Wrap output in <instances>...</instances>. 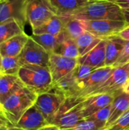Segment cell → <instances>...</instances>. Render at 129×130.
I'll use <instances>...</instances> for the list:
<instances>
[{"label":"cell","mask_w":129,"mask_h":130,"mask_svg":"<svg viewBox=\"0 0 129 130\" xmlns=\"http://www.w3.org/2000/svg\"><path fill=\"white\" fill-rule=\"evenodd\" d=\"M67 17L81 21L118 20L124 21L122 8L110 0L89 2Z\"/></svg>","instance_id":"6da1fadb"},{"label":"cell","mask_w":129,"mask_h":130,"mask_svg":"<svg viewBox=\"0 0 129 130\" xmlns=\"http://www.w3.org/2000/svg\"><path fill=\"white\" fill-rule=\"evenodd\" d=\"M17 75L25 87L37 95L48 92L52 85V78L48 67L30 64L23 65Z\"/></svg>","instance_id":"7a4b0ae2"},{"label":"cell","mask_w":129,"mask_h":130,"mask_svg":"<svg viewBox=\"0 0 129 130\" xmlns=\"http://www.w3.org/2000/svg\"><path fill=\"white\" fill-rule=\"evenodd\" d=\"M37 96L36 94L24 87L9 97L2 104V113L11 126H15L23 114L34 105Z\"/></svg>","instance_id":"3957f363"},{"label":"cell","mask_w":129,"mask_h":130,"mask_svg":"<svg viewBox=\"0 0 129 130\" xmlns=\"http://www.w3.org/2000/svg\"><path fill=\"white\" fill-rule=\"evenodd\" d=\"M26 21L32 30L57 15L50 0H24Z\"/></svg>","instance_id":"277c9868"},{"label":"cell","mask_w":129,"mask_h":130,"mask_svg":"<svg viewBox=\"0 0 129 130\" xmlns=\"http://www.w3.org/2000/svg\"><path fill=\"white\" fill-rule=\"evenodd\" d=\"M65 97L59 91L51 88L48 92L39 94L34 105L43 115L49 124H52L56 113Z\"/></svg>","instance_id":"5b68a950"},{"label":"cell","mask_w":129,"mask_h":130,"mask_svg":"<svg viewBox=\"0 0 129 130\" xmlns=\"http://www.w3.org/2000/svg\"><path fill=\"white\" fill-rule=\"evenodd\" d=\"M82 23L86 31L103 40L118 35L127 26L124 21L118 20L82 21Z\"/></svg>","instance_id":"8992f818"},{"label":"cell","mask_w":129,"mask_h":130,"mask_svg":"<svg viewBox=\"0 0 129 130\" xmlns=\"http://www.w3.org/2000/svg\"><path fill=\"white\" fill-rule=\"evenodd\" d=\"M50 55L49 52L30 36L18 57L21 66L30 64L48 67Z\"/></svg>","instance_id":"52a82bcc"},{"label":"cell","mask_w":129,"mask_h":130,"mask_svg":"<svg viewBox=\"0 0 129 130\" xmlns=\"http://www.w3.org/2000/svg\"><path fill=\"white\" fill-rule=\"evenodd\" d=\"M129 79V62L114 68L110 77L91 94H112L122 91L124 85ZM90 94V95H91Z\"/></svg>","instance_id":"ba28073f"},{"label":"cell","mask_w":129,"mask_h":130,"mask_svg":"<svg viewBox=\"0 0 129 130\" xmlns=\"http://www.w3.org/2000/svg\"><path fill=\"white\" fill-rule=\"evenodd\" d=\"M113 70V66H104L95 69L86 80L79 84L80 97L87 98L90 95L110 77Z\"/></svg>","instance_id":"9c48e42d"},{"label":"cell","mask_w":129,"mask_h":130,"mask_svg":"<svg viewBox=\"0 0 129 130\" xmlns=\"http://www.w3.org/2000/svg\"><path fill=\"white\" fill-rule=\"evenodd\" d=\"M78 64V59L68 58L52 53L50 55L48 68L52 75V83L58 82L59 79L71 72Z\"/></svg>","instance_id":"30bf717a"},{"label":"cell","mask_w":129,"mask_h":130,"mask_svg":"<svg viewBox=\"0 0 129 130\" xmlns=\"http://www.w3.org/2000/svg\"><path fill=\"white\" fill-rule=\"evenodd\" d=\"M17 20L25 25L24 0H0V24Z\"/></svg>","instance_id":"8fae6325"},{"label":"cell","mask_w":129,"mask_h":130,"mask_svg":"<svg viewBox=\"0 0 129 130\" xmlns=\"http://www.w3.org/2000/svg\"><path fill=\"white\" fill-rule=\"evenodd\" d=\"M115 94H97L85 98L82 102V114L84 119H87L100 110L110 105L113 101Z\"/></svg>","instance_id":"7c38bea8"},{"label":"cell","mask_w":129,"mask_h":130,"mask_svg":"<svg viewBox=\"0 0 129 130\" xmlns=\"http://www.w3.org/2000/svg\"><path fill=\"white\" fill-rule=\"evenodd\" d=\"M48 124L41 112L33 105L23 114L14 126L24 130H38Z\"/></svg>","instance_id":"4fadbf2b"},{"label":"cell","mask_w":129,"mask_h":130,"mask_svg":"<svg viewBox=\"0 0 129 130\" xmlns=\"http://www.w3.org/2000/svg\"><path fill=\"white\" fill-rule=\"evenodd\" d=\"M106 40H101L94 48L78 59V64L89 66L95 69L106 66Z\"/></svg>","instance_id":"5bb4252c"},{"label":"cell","mask_w":129,"mask_h":130,"mask_svg":"<svg viewBox=\"0 0 129 130\" xmlns=\"http://www.w3.org/2000/svg\"><path fill=\"white\" fill-rule=\"evenodd\" d=\"M25 85L18 75H0V104L1 105L11 95L18 92Z\"/></svg>","instance_id":"9a60e30c"},{"label":"cell","mask_w":129,"mask_h":130,"mask_svg":"<svg viewBox=\"0 0 129 130\" xmlns=\"http://www.w3.org/2000/svg\"><path fill=\"white\" fill-rule=\"evenodd\" d=\"M129 110V94L120 91L115 94V98L111 104L109 120L105 126L106 130L114 123L122 114Z\"/></svg>","instance_id":"2e32d148"},{"label":"cell","mask_w":129,"mask_h":130,"mask_svg":"<svg viewBox=\"0 0 129 130\" xmlns=\"http://www.w3.org/2000/svg\"><path fill=\"white\" fill-rule=\"evenodd\" d=\"M30 36L25 32L16 35L0 44V53L2 57L18 56L27 42Z\"/></svg>","instance_id":"e0dca14e"},{"label":"cell","mask_w":129,"mask_h":130,"mask_svg":"<svg viewBox=\"0 0 129 130\" xmlns=\"http://www.w3.org/2000/svg\"><path fill=\"white\" fill-rule=\"evenodd\" d=\"M106 46V66H113L118 61L126 43V40L119 35L109 37Z\"/></svg>","instance_id":"ac0fdd59"},{"label":"cell","mask_w":129,"mask_h":130,"mask_svg":"<svg viewBox=\"0 0 129 130\" xmlns=\"http://www.w3.org/2000/svg\"><path fill=\"white\" fill-rule=\"evenodd\" d=\"M62 93L65 98L73 96L80 97V86L72 72L59 79L58 82L52 83V88ZM82 98V97H81Z\"/></svg>","instance_id":"d6986e66"},{"label":"cell","mask_w":129,"mask_h":130,"mask_svg":"<svg viewBox=\"0 0 129 130\" xmlns=\"http://www.w3.org/2000/svg\"><path fill=\"white\" fill-rule=\"evenodd\" d=\"M82 102L65 112L59 118L56 119L52 124L57 126L61 130L74 127L81 120H84L82 114Z\"/></svg>","instance_id":"ffe728a7"},{"label":"cell","mask_w":129,"mask_h":130,"mask_svg":"<svg viewBox=\"0 0 129 130\" xmlns=\"http://www.w3.org/2000/svg\"><path fill=\"white\" fill-rule=\"evenodd\" d=\"M30 37L37 43L42 46L47 52L52 54L53 53L54 50L58 46V45L65 39L68 37V35L64 30L57 36L51 34H32Z\"/></svg>","instance_id":"44dd1931"},{"label":"cell","mask_w":129,"mask_h":130,"mask_svg":"<svg viewBox=\"0 0 129 130\" xmlns=\"http://www.w3.org/2000/svg\"><path fill=\"white\" fill-rule=\"evenodd\" d=\"M65 24L61 16L56 15L43 24L32 30V34H51L57 36L64 31Z\"/></svg>","instance_id":"7402d4cb"},{"label":"cell","mask_w":129,"mask_h":130,"mask_svg":"<svg viewBox=\"0 0 129 130\" xmlns=\"http://www.w3.org/2000/svg\"><path fill=\"white\" fill-rule=\"evenodd\" d=\"M58 16H66L85 5L86 0H50Z\"/></svg>","instance_id":"603a6c76"},{"label":"cell","mask_w":129,"mask_h":130,"mask_svg":"<svg viewBox=\"0 0 129 130\" xmlns=\"http://www.w3.org/2000/svg\"><path fill=\"white\" fill-rule=\"evenodd\" d=\"M24 32V24L17 20H10L0 24V44Z\"/></svg>","instance_id":"cb8c5ba5"},{"label":"cell","mask_w":129,"mask_h":130,"mask_svg":"<svg viewBox=\"0 0 129 130\" xmlns=\"http://www.w3.org/2000/svg\"><path fill=\"white\" fill-rule=\"evenodd\" d=\"M103 39H100L88 31H84L77 40H75L80 56H84L94 48ZM79 56V57H80Z\"/></svg>","instance_id":"d4e9b609"},{"label":"cell","mask_w":129,"mask_h":130,"mask_svg":"<svg viewBox=\"0 0 129 130\" xmlns=\"http://www.w3.org/2000/svg\"><path fill=\"white\" fill-rule=\"evenodd\" d=\"M53 53L74 59H78L80 56L76 41L69 37L58 45Z\"/></svg>","instance_id":"484cf974"},{"label":"cell","mask_w":129,"mask_h":130,"mask_svg":"<svg viewBox=\"0 0 129 130\" xmlns=\"http://www.w3.org/2000/svg\"><path fill=\"white\" fill-rule=\"evenodd\" d=\"M61 17L63 18L65 24L64 30L67 33L70 38L75 40L85 31L82 21L67 16Z\"/></svg>","instance_id":"4316f807"},{"label":"cell","mask_w":129,"mask_h":130,"mask_svg":"<svg viewBox=\"0 0 129 130\" xmlns=\"http://www.w3.org/2000/svg\"><path fill=\"white\" fill-rule=\"evenodd\" d=\"M21 67V64L20 62L18 56L2 57V66H1V74L2 75H17Z\"/></svg>","instance_id":"83f0119b"},{"label":"cell","mask_w":129,"mask_h":130,"mask_svg":"<svg viewBox=\"0 0 129 130\" xmlns=\"http://www.w3.org/2000/svg\"><path fill=\"white\" fill-rule=\"evenodd\" d=\"M95 69H97L89 66L78 64L77 66L72 71V74L74 75V76L80 84L84 80H86Z\"/></svg>","instance_id":"f1b7e54d"},{"label":"cell","mask_w":129,"mask_h":130,"mask_svg":"<svg viewBox=\"0 0 129 130\" xmlns=\"http://www.w3.org/2000/svg\"><path fill=\"white\" fill-rule=\"evenodd\" d=\"M110 108H111V104L105 108L100 110L99 111L96 112L95 113H94L93 115H91L90 117H89L87 119L94 121V122L103 126L104 129H105V126L106 125V123L109 120V114H110Z\"/></svg>","instance_id":"f546056e"},{"label":"cell","mask_w":129,"mask_h":130,"mask_svg":"<svg viewBox=\"0 0 129 130\" xmlns=\"http://www.w3.org/2000/svg\"><path fill=\"white\" fill-rule=\"evenodd\" d=\"M65 130H104V126L88 119H84L74 127Z\"/></svg>","instance_id":"4dcf8cb0"},{"label":"cell","mask_w":129,"mask_h":130,"mask_svg":"<svg viewBox=\"0 0 129 130\" xmlns=\"http://www.w3.org/2000/svg\"><path fill=\"white\" fill-rule=\"evenodd\" d=\"M129 129V110L122 114L106 130H127Z\"/></svg>","instance_id":"1f68e13d"},{"label":"cell","mask_w":129,"mask_h":130,"mask_svg":"<svg viewBox=\"0 0 129 130\" xmlns=\"http://www.w3.org/2000/svg\"><path fill=\"white\" fill-rule=\"evenodd\" d=\"M129 62V40L128 41H126V43L125 45V47L122 52V54L121 56H119L118 61L116 62L115 66H114V68L115 67H117V66H122L123 64H125L127 62Z\"/></svg>","instance_id":"d6a6232c"},{"label":"cell","mask_w":129,"mask_h":130,"mask_svg":"<svg viewBox=\"0 0 129 130\" xmlns=\"http://www.w3.org/2000/svg\"><path fill=\"white\" fill-rule=\"evenodd\" d=\"M110 1L116 4L122 9L129 8V0H110Z\"/></svg>","instance_id":"836d02e7"},{"label":"cell","mask_w":129,"mask_h":130,"mask_svg":"<svg viewBox=\"0 0 129 130\" xmlns=\"http://www.w3.org/2000/svg\"><path fill=\"white\" fill-rule=\"evenodd\" d=\"M10 126H11V123H10V122L5 117V116L4 115V113L2 112H0V129L2 127H4V126L8 127Z\"/></svg>","instance_id":"e575fe53"},{"label":"cell","mask_w":129,"mask_h":130,"mask_svg":"<svg viewBox=\"0 0 129 130\" xmlns=\"http://www.w3.org/2000/svg\"><path fill=\"white\" fill-rule=\"evenodd\" d=\"M120 37H122V39H124L126 41L129 40V26H126L119 34H118Z\"/></svg>","instance_id":"d590c367"},{"label":"cell","mask_w":129,"mask_h":130,"mask_svg":"<svg viewBox=\"0 0 129 130\" xmlns=\"http://www.w3.org/2000/svg\"><path fill=\"white\" fill-rule=\"evenodd\" d=\"M122 12L124 18V21L125 22L127 26H129V8L122 9Z\"/></svg>","instance_id":"8d00e7d4"},{"label":"cell","mask_w":129,"mask_h":130,"mask_svg":"<svg viewBox=\"0 0 129 130\" xmlns=\"http://www.w3.org/2000/svg\"><path fill=\"white\" fill-rule=\"evenodd\" d=\"M38 130H61L57 126L54 125V124H48L43 127H42L41 129Z\"/></svg>","instance_id":"74e56055"},{"label":"cell","mask_w":129,"mask_h":130,"mask_svg":"<svg viewBox=\"0 0 129 130\" xmlns=\"http://www.w3.org/2000/svg\"><path fill=\"white\" fill-rule=\"evenodd\" d=\"M122 91H123L125 93L129 94V79L128 81L126 82V84L124 85V87H123V88H122Z\"/></svg>","instance_id":"f35d334b"},{"label":"cell","mask_w":129,"mask_h":130,"mask_svg":"<svg viewBox=\"0 0 129 130\" xmlns=\"http://www.w3.org/2000/svg\"><path fill=\"white\" fill-rule=\"evenodd\" d=\"M8 130H24L21 128H18L17 126H10L8 127Z\"/></svg>","instance_id":"ab89813d"},{"label":"cell","mask_w":129,"mask_h":130,"mask_svg":"<svg viewBox=\"0 0 129 130\" xmlns=\"http://www.w3.org/2000/svg\"><path fill=\"white\" fill-rule=\"evenodd\" d=\"M2 56L0 53V73H1V66H2Z\"/></svg>","instance_id":"60d3db41"},{"label":"cell","mask_w":129,"mask_h":130,"mask_svg":"<svg viewBox=\"0 0 129 130\" xmlns=\"http://www.w3.org/2000/svg\"><path fill=\"white\" fill-rule=\"evenodd\" d=\"M0 130H8V127H6V126H4V127H2Z\"/></svg>","instance_id":"b9f144b4"},{"label":"cell","mask_w":129,"mask_h":130,"mask_svg":"<svg viewBox=\"0 0 129 130\" xmlns=\"http://www.w3.org/2000/svg\"><path fill=\"white\" fill-rule=\"evenodd\" d=\"M0 112H2V105L0 104Z\"/></svg>","instance_id":"7bdbcfd3"},{"label":"cell","mask_w":129,"mask_h":130,"mask_svg":"<svg viewBox=\"0 0 129 130\" xmlns=\"http://www.w3.org/2000/svg\"><path fill=\"white\" fill-rule=\"evenodd\" d=\"M86 1H88V2H94V1H100V0H86Z\"/></svg>","instance_id":"ee69618b"},{"label":"cell","mask_w":129,"mask_h":130,"mask_svg":"<svg viewBox=\"0 0 129 130\" xmlns=\"http://www.w3.org/2000/svg\"><path fill=\"white\" fill-rule=\"evenodd\" d=\"M2 75V74H1V73H0V75Z\"/></svg>","instance_id":"f6af8a7d"},{"label":"cell","mask_w":129,"mask_h":130,"mask_svg":"<svg viewBox=\"0 0 129 130\" xmlns=\"http://www.w3.org/2000/svg\"><path fill=\"white\" fill-rule=\"evenodd\" d=\"M127 130H129V129H127Z\"/></svg>","instance_id":"bcb514c9"}]
</instances>
